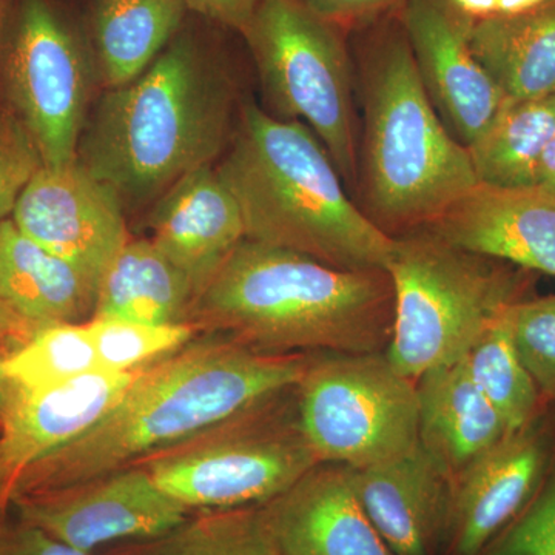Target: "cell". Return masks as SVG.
Wrapping results in <instances>:
<instances>
[{
	"label": "cell",
	"mask_w": 555,
	"mask_h": 555,
	"mask_svg": "<svg viewBox=\"0 0 555 555\" xmlns=\"http://www.w3.org/2000/svg\"><path fill=\"white\" fill-rule=\"evenodd\" d=\"M310 360L257 352L224 335H196L139 369L116 406L89 433L14 478L7 506L139 465L198 437L297 386Z\"/></svg>",
	"instance_id": "cell-1"
},
{
	"label": "cell",
	"mask_w": 555,
	"mask_h": 555,
	"mask_svg": "<svg viewBox=\"0 0 555 555\" xmlns=\"http://www.w3.org/2000/svg\"><path fill=\"white\" fill-rule=\"evenodd\" d=\"M240 112L228 64L184 27L142 75L93 101L78 160L124 207L147 206L222 156Z\"/></svg>",
	"instance_id": "cell-2"
},
{
	"label": "cell",
	"mask_w": 555,
	"mask_h": 555,
	"mask_svg": "<svg viewBox=\"0 0 555 555\" xmlns=\"http://www.w3.org/2000/svg\"><path fill=\"white\" fill-rule=\"evenodd\" d=\"M393 318L387 270L332 268L243 240L196 295L189 324L272 356L386 353Z\"/></svg>",
	"instance_id": "cell-3"
},
{
	"label": "cell",
	"mask_w": 555,
	"mask_h": 555,
	"mask_svg": "<svg viewBox=\"0 0 555 555\" xmlns=\"http://www.w3.org/2000/svg\"><path fill=\"white\" fill-rule=\"evenodd\" d=\"M217 171L238 203L246 240L332 268L387 269L396 240L353 203L326 147L305 124L241 105Z\"/></svg>",
	"instance_id": "cell-4"
},
{
	"label": "cell",
	"mask_w": 555,
	"mask_h": 555,
	"mask_svg": "<svg viewBox=\"0 0 555 555\" xmlns=\"http://www.w3.org/2000/svg\"><path fill=\"white\" fill-rule=\"evenodd\" d=\"M364 211L389 236L426 228L477 184L469 152L427 96L403 28L369 50L361 76Z\"/></svg>",
	"instance_id": "cell-5"
},
{
	"label": "cell",
	"mask_w": 555,
	"mask_h": 555,
	"mask_svg": "<svg viewBox=\"0 0 555 555\" xmlns=\"http://www.w3.org/2000/svg\"><path fill=\"white\" fill-rule=\"evenodd\" d=\"M387 272L396 294L387 360L418 379L469 352L511 306L526 299L534 275L509 262L460 250L426 229L396 236Z\"/></svg>",
	"instance_id": "cell-6"
},
{
	"label": "cell",
	"mask_w": 555,
	"mask_h": 555,
	"mask_svg": "<svg viewBox=\"0 0 555 555\" xmlns=\"http://www.w3.org/2000/svg\"><path fill=\"white\" fill-rule=\"evenodd\" d=\"M346 33L298 0H261L241 30L269 109L305 124L349 188L358 184L356 73Z\"/></svg>",
	"instance_id": "cell-7"
},
{
	"label": "cell",
	"mask_w": 555,
	"mask_h": 555,
	"mask_svg": "<svg viewBox=\"0 0 555 555\" xmlns=\"http://www.w3.org/2000/svg\"><path fill=\"white\" fill-rule=\"evenodd\" d=\"M297 386L139 465L192 511L266 505L320 463L299 425Z\"/></svg>",
	"instance_id": "cell-8"
},
{
	"label": "cell",
	"mask_w": 555,
	"mask_h": 555,
	"mask_svg": "<svg viewBox=\"0 0 555 555\" xmlns=\"http://www.w3.org/2000/svg\"><path fill=\"white\" fill-rule=\"evenodd\" d=\"M98 83L86 31L56 0H11L0 22V107L30 134L43 166L78 159Z\"/></svg>",
	"instance_id": "cell-9"
},
{
	"label": "cell",
	"mask_w": 555,
	"mask_h": 555,
	"mask_svg": "<svg viewBox=\"0 0 555 555\" xmlns=\"http://www.w3.org/2000/svg\"><path fill=\"white\" fill-rule=\"evenodd\" d=\"M297 398L299 425L320 463L361 469L418 444L416 382L386 353H315Z\"/></svg>",
	"instance_id": "cell-10"
},
{
	"label": "cell",
	"mask_w": 555,
	"mask_h": 555,
	"mask_svg": "<svg viewBox=\"0 0 555 555\" xmlns=\"http://www.w3.org/2000/svg\"><path fill=\"white\" fill-rule=\"evenodd\" d=\"M9 507L25 524L87 553L119 540L156 539L192 517V509L167 494L141 465L13 500Z\"/></svg>",
	"instance_id": "cell-11"
},
{
	"label": "cell",
	"mask_w": 555,
	"mask_h": 555,
	"mask_svg": "<svg viewBox=\"0 0 555 555\" xmlns=\"http://www.w3.org/2000/svg\"><path fill=\"white\" fill-rule=\"evenodd\" d=\"M124 208L116 190L76 159L67 166L40 167L11 221L98 287L109 262L130 241Z\"/></svg>",
	"instance_id": "cell-12"
},
{
	"label": "cell",
	"mask_w": 555,
	"mask_h": 555,
	"mask_svg": "<svg viewBox=\"0 0 555 555\" xmlns=\"http://www.w3.org/2000/svg\"><path fill=\"white\" fill-rule=\"evenodd\" d=\"M469 17L448 0H404L400 25L427 96L465 147L489 126L505 93L473 53Z\"/></svg>",
	"instance_id": "cell-13"
},
{
	"label": "cell",
	"mask_w": 555,
	"mask_h": 555,
	"mask_svg": "<svg viewBox=\"0 0 555 555\" xmlns=\"http://www.w3.org/2000/svg\"><path fill=\"white\" fill-rule=\"evenodd\" d=\"M460 250L555 278V193L477 182L427 224Z\"/></svg>",
	"instance_id": "cell-14"
},
{
	"label": "cell",
	"mask_w": 555,
	"mask_h": 555,
	"mask_svg": "<svg viewBox=\"0 0 555 555\" xmlns=\"http://www.w3.org/2000/svg\"><path fill=\"white\" fill-rule=\"evenodd\" d=\"M546 465L534 426L507 434L452 480L447 534L451 555H480L531 502Z\"/></svg>",
	"instance_id": "cell-15"
},
{
	"label": "cell",
	"mask_w": 555,
	"mask_h": 555,
	"mask_svg": "<svg viewBox=\"0 0 555 555\" xmlns=\"http://www.w3.org/2000/svg\"><path fill=\"white\" fill-rule=\"evenodd\" d=\"M261 509L280 555H393L358 499L352 467L318 463Z\"/></svg>",
	"instance_id": "cell-16"
},
{
	"label": "cell",
	"mask_w": 555,
	"mask_h": 555,
	"mask_svg": "<svg viewBox=\"0 0 555 555\" xmlns=\"http://www.w3.org/2000/svg\"><path fill=\"white\" fill-rule=\"evenodd\" d=\"M134 374L94 371L47 389L14 387L0 427L5 496L14 478L27 467L96 426L122 398Z\"/></svg>",
	"instance_id": "cell-17"
},
{
	"label": "cell",
	"mask_w": 555,
	"mask_h": 555,
	"mask_svg": "<svg viewBox=\"0 0 555 555\" xmlns=\"http://www.w3.org/2000/svg\"><path fill=\"white\" fill-rule=\"evenodd\" d=\"M150 241L192 281L196 295L246 240L235 196L214 164L178 179L149 215Z\"/></svg>",
	"instance_id": "cell-18"
},
{
	"label": "cell",
	"mask_w": 555,
	"mask_h": 555,
	"mask_svg": "<svg viewBox=\"0 0 555 555\" xmlns=\"http://www.w3.org/2000/svg\"><path fill=\"white\" fill-rule=\"evenodd\" d=\"M353 488L393 555H433L447 534L451 478L416 444L406 454L352 469Z\"/></svg>",
	"instance_id": "cell-19"
},
{
	"label": "cell",
	"mask_w": 555,
	"mask_h": 555,
	"mask_svg": "<svg viewBox=\"0 0 555 555\" xmlns=\"http://www.w3.org/2000/svg\"><path fill=\"white\" fill-rule=\"evenodd\" d=\"M416 392L420 447L451 481L509 434L463 360L427 371L416 379Z\"/></svg>",
	"instance_id": "cell-20"
},
{
	"label": "cell",
	"mask_w": 555,
	"mask_h": 555,
	"mask_svg": "<svg viewBox=\"0 0 555 555\" xmlns=\"http://www.w3.org/2000/svg\"><path fill=\"white\" fill-rule=\"evenodd\" d=\"M96 284L68 261L17 229L0 224V305L36 328L87 323L96 305Z\"/></svg>",
	"instance_id": "cell-21"
},
{
	"label": "cell",
	"mask_w": 555,
	"mask_h": 555,
	"mask_svg": "<svg viewBox=\"0 0 555 555\" xmlns=\"http://www.w3.org/2000/svg\"><path fill=\"white\" fill-rule=\"evenodd\" d=\"M188 13L184 0H91L83 31L102 89L142 75L185 27Z\"/></svg>",
	"instance_id": "cell-22"
},
{
	"label": "cell",
	"mask_w": 555,
	"mask_h": 555,
	"mask_svg": "<svg viewBox=\"0 0 555 555\" xmlns=\"http://www.w3.org/2000/svg\"><path fill=\"white\" fill-rule=\"evenodd\" d=\"M196 288L149 238L130 240L98 284L93 317L145 324H189Z\"/></svg>",
	"instance_id": "cell-23"
},
{
	"label": "cell",
	"mask_w": 555,
	"mask_h": 555,
	"mask_svg": "<svg viewBox=\"0 0 555 555\" xmlns=\"http://www.w3.org/2000/svg\"><path fill=\"white\" fill-rule=\"evenodd\" d=\"M467 39L505 96L555 94V0L525 13L470 21Z\"/></svg>",
	"instance_id": "cell-24"
},
{
	"label": "cell",
	"mask_w": 555,
	"mask_h": 555,
	"mask_svg": "<svg viewBox=\"0 0 555 555\" xmlns=\"http://www.w3.org/2000/svg\"><path fill=\"white\" fill-rule=\"evenodd\" d=\"M555 133V94L516 100L505 98L494 119L467 145L480 184L534 188Z\"/></svg>",
	"instance_id": "cell-25"
},
{
	"label": "cell",
	"mask_w": 555,
	"mask_h": 555,
	"mask_svg": "<svg viewBox=\"0 0 555 555\" xmlns=\"http://www.w3.org/2000/svg\"><path fill=\"white\" fill-rule=\"evenodd\" d=\"M511 308L486 328L463 357L470 378L502 416L509 434L532 425L542 403L534 379L514 346Z\"/></svg>",
	"instance_id": "cell-26"
},
{
	"label": "cell",
	"mask_w": 555,
	"mask_h": 555,
	"mask_svg": "<svg viewBox=\"0 0 555 555\" xmlns=\"http://www.w3.org/2000/svg\"><path fill=\"white\" fill-rule=\"evenodd\" d=\"M122 555H280L261 506L207 511Z\"/></svg>",
	"instance_id": "cell-27"
},
{
	"label": "cell",
	"mask_w": 555,
	"mask_h": 555,
	"mask_svg": "<svg viewBox=\"0 0 555 555\" xmlns=\"http://www.w3.org/2000/svg\"><path fill=\"white\" fill-rule=\"evenodd\" d=\"M3 371L21 390H40L100 371L87 323L39 327L21 349L3 358Z\"/></svg>",
	"instance_id": "cell-28"
},
{
	"label": "cell",
	"mask_w": 555,
	"mask_h": 555,
	"mask_svg": "<svg viewBox=\"0 0 555 555\" xmlns=\"http://www.w3.org/2000/svg\"><path fill=\"white\" fill-rule=\"evenodd\" d=\"M100 371L130 374L177 352L198 335L192 324H145L90 318L87 321Z\"/></svg>",
	"instance_id": "cell-29"
},
{
	"label": "cell",
	"mask_w": 555,
	"mask_h": 555,
	"mask_svg": "<svg viewBox=\"0 0 555 555\" xmlns=\"http://www.w3.org/2000/svg\"><path fill=\"white\" fill-rule=\"evenodd\" d=\"M514 346L542 400H555V294L511 308Z\"/></svg>",
	"instance_id": "cell-30"
},
{
	"label": "cell",
	"mask_w": 555,
	"mask_h": 555,
	"mask_svg": "<svg viewBox=\"0 0 555 555\" xmlns=\"http://www.w3.org/2000/svg\"><path fill=\"white\" fill-rule=\"evenodd\" d=\"M485 555H555V474Z\"/></svg>",
	"instance_id": "cell-31"
},
{
	"label": "cell",
	"mask_w": 555,
	"mask_h": 555,
	"mask_svg": "<svg viewBox=\"0 0 555 555\" xmlns=\"http://www.w3.org/2000/svg\"><path fill=\"white\" fill-rule=\"evenodd\" d=\"M42 166L30 134L0 107V224L11 219L22 193Z\"/></svg>",
	"instance_id": "cell-32"
},
{
	"label": "cell",
	"mask_w": 555,
	"mask_h": 555,
	"mask_svg": "<svg viewBox=\"0 0 555 555\" xmlns=\"http://www.w3.org/2000/svg\"><path fill=\"white\" fill-rule=\"evenodd\" d=\"M321 20L331 22L343 31L364 27L400 9L404 0H298Z\"/></svg>",
	"instance_id": "cell-33"
},
{
	"label": "cell",
	"mask_w": 555,
	"mask_h": 555,
	"mask_svg": "<svg viewBox=\"0 0 555 555\" xmlns=\"http://www.w3.org/2000/svg\"><path fill=\"white\" fill-rule=\"evenodd\" d=\"M0 555H93L62 542L36 526L0 521Z\"/></svg>",
	"instance_id": "cell-34"
},
{
	"label": "cell",
	"mask_w": 555,
	"mask_h": 555,
	"mask_svg": "<svg viewBox=\"0 0 555 555\" xmlns=\"http://www.w3.org/2000/svg\"><path fill=\"white\" fill-rule=\"evenodd\" d=\"M189 11L241 33L261 0H184Z\"/></svg>",
	"instance_id": "cell-35"
},
{
	"label": "cell",
	"mask_w": 555,
	"mask_h": 555,
	"mask_svg": "<svg viewBox=\"0 0 555 555\" xmlns=\"http://www.w3.org/2000/svg\"><path fill=\"white\" fill-rule=\"evenodd\" d=\"M38 331L31 324L25 323L9 309L0 305V357L7 358L21 349Z\"/></svg>",
	"instance_id": "cell-36"
},
{
	"label": "cell",
	"mask_w": 555,
	"mask_h": 555,
	"mask_svg": "<svg viewBox=\"0 0 555 555\" xmlns=\"http://www.w3.org/2000/svg\"><path fill=\"white\" fill-rule=\"evenodd\" d=\"M463 16L478 21L491 17L499 11V0H448Z\"/></svg>",
	"instance_id": "cell-37"
},
{
	"label": "cell",
	"mask_w": 555,
	"mask_h": 555,
	"mask_svg": "<svg viewBox=\"0 0 555 555\" xmlns=\"http://www.w3.org/2000/svg\"><path fill=\"white\" fill-rule=\"evenodd\" d=\"M539 185L555 193V133L547 145L540 167Z\"/></svg>",
	"instance_id": "cell-38"
},
{
	"label": "cell",
	"mask_w": 555,
	"mask_h": 555,
	"mask_svg": "<svg viewBox=\"0 0 555 555\" xmlns=\"http://www.w3.org/2000/svg\"><path fill=\"white\" fill-rule=\"evenodd\" d=\"M553 0H499L496 14H518L525 11L540 9Z\"/></svg>",
	"instance_id": "cell-39"
},
{
	"label": "cell",
	"mask_w": 555,
	"mask_h": 555,
	"mask_svg": "<svg viewBox=\"0 0 555 555\" xmlns=\"http://www.w3.org/2000/svg\"><path fill=\"white\" fill-rule=\"evenodd\" d=\"M13 390L14 386L11 385L5 371H3V358L0 357V427H2L3 416H5Z\"/></svg>",
	"instance_id": "cell-40"
},
{
	"label": "cell",
	"mask_w": 555,
	"mask_h": 555,
	"mask_svg": "<svg viewBox=\"0 0 555 555\" xmlns=\"http://www.w3.org/2000/svg\"><path fill=\"white\" fill-rule=\"evenodd\" d=\"M5 509V486H3L2 476H0V514Z\"/></svg>",
	"instance_id": "cell-41"
},
{
	"label": "cell",
	"mask_w": 555,
	"mask_h": 555,
	"mask_svg": "<svg viewBox=\"0 0 555 555\" xmlns=\"http://www.w3.org/2000/svg\"><path fill=\"white\" fill-rule=\"evenodd\" d=\"M11 5V0H0V22H2L3 16H5L7 11H9Z\"/></svg>",
	"instance_id": "cell-42"
}]
</instances>
